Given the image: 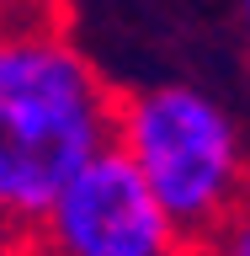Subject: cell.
I'll return each instance as SVG.
<instances>
[{"instance_id": "obj_1", "label": "cell", "mask_w": 250, "mask_h": 256, "mask_svg": "<svg viewBox=\"0 0 250 256\" xmlns=\"http://www.w3.org/2000/svg\"><path fill=\"white\" fill-rule=\"evenodd\" d=\"M117 96L53 16L0 22V224L21 235L48 198L112 150Z\"/></svg>"}, {"instance_id": "obj_2", "label": "cell", "mask_w": 250, "mask_h": 256, "mask_svg": "<svg viewBox=\"0 0 250 256\" xmlns=\"http://www.w3.org/2000/svg\"><path fill=\"white\" fill-rule=\"evenodd\" d=\"M112 150L144 176L187 235H203L250 187V150L219 96L165 80L117 102Z\"/></svg>"}, {"instance_id": "obj_3", "label": "cell", "mask_w": 250, "mask_h": 256, "mask_svg": "<svg viewBox=\"0 0 250 256\" xmlns=\"http://www.w3.org/2000/svg\"><path fill=\"white\" fill-rule=\"evenodd\" d=\"M21 256H187L192 235L117 150L80 166L16 235Z\"/></svg>"}, {"instance_id": "obj_4", "label": "cell", "mask_w": 250, "mask_h": 256, "mask_svg": "<svg viewBox=\"0 0 250 256\" xmlns=\"http://www.w3.org/2000/svg\"><path fill=\"white\" fill-rule=\"evenodd\" d=\"M187 256H250V187L235 198L224 219H213L203 235H192Z\"/></svg>"}, {"instance_id": "obj_5", "label": "cell", "mask_w": 250, "mask_h": 256, "mask_svg": "<svg viewBox=\"0 0 250 256\" xmlns=\"http://www.w3.org/2000/svg\"><path fill=\"white\" fill-rule=\"evenodd\" d=\"M27 16H53V0H0V22H27Z\"/></svg>"}, {"instance_id": "obj_6", "label": "cell", "mask_w": 250, "mask_h": 256, "mask_svg": "<svg viewBox=\"0 0 250 256\" xmlns=\"http://www.w3.org/2000/svg\"><path fill=\"white\" fill-rule=\"evenodd\" d=\"M240 16H245V27H250V0H240Z\"/></svg>"}]
</instances>
